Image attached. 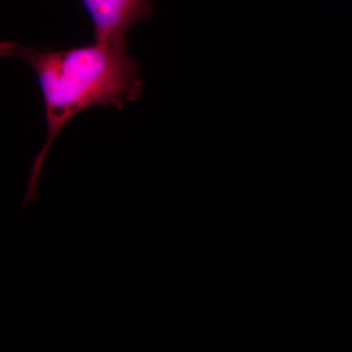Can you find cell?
Returning a JSON list of instances; mask_svg holds the SVG:
<instances>
[{
	"label": "cell",
	"mask_w": 352,
	"mask_h": 352,
	"mask_svg": "<svg viewBox=\"0 0 352 352\" xmlns=\"http://www.w3.org/2000/svg\"><path fill=\"white\" fill-rule=\"evenodd\" d=\"M2 56L24 60L34 69L41 87L46 120V138L32 162L21 210L36 203L38 183L46 157L75 116L94 106L122 110L140 98V66L126 50L95 43L60 51H41L25 44L4 41Z\"/></svg>",
	"instance_id": "obj_1"
},
{
	"label": "cell",
	"mask_w": 352,
	"mask_h": 352,
	"mask_svg": "<svg viewBox=\"0 0 352 352\" xmlns=\"http://www.w3.org/2000/svg\"><path fill=\"white\" fill-rule=\"evenodd\" d=\"M94 28L95 43L126 50L132 25L151 18L150 0H80Z\"/></svg>",
	"instance_id": "obj_2"
}]
</instances>
